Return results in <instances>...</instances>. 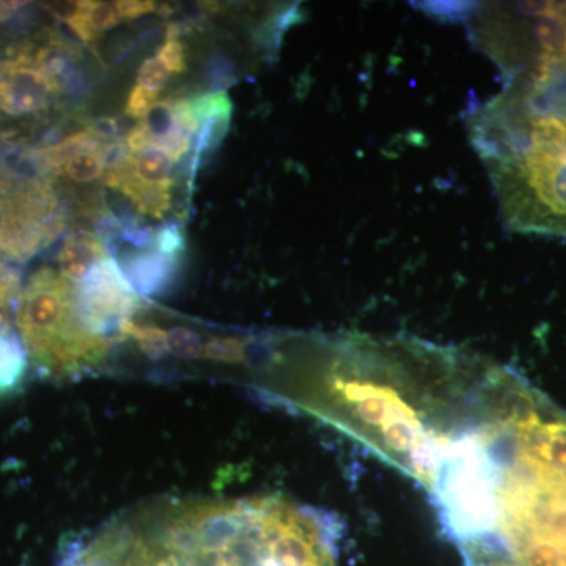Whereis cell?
<instances>
[{
    "label": "cell",
    "mask_w": 566,
    "mask_h": 566,
    "mask_svg": "<svg viewBox=\"0 0 566 566\" xmlns=\"http://www.w3.org/2000/svg\"><path fill=\"white\" fill-rule=\"evenodd\" d=\"M156 251L163 255L177 256L178 252L185 249V237L175 223L164 227L155 237Z\"/></svg>",
    "instance_id": "obj_17"
},
{
    "label": "cell",
    "mask_w": 566,
    "mask_h": 566,
    "mask_svg": "<svg viewBox=\"0 0 566 566\" xmlns=\"http://www.w3.org/2000/svg\"><path fill=\"white\" fill-rule=\"evenodd\" d=\"M175 271L174 256L163 255L161 252H145L134 256L126 263V279L134 289V292L153 294L163 290V286L170 281Z\"/></svg>",
    "instance_id": "obj_6"
},
{
    "label": "cell",
    "mask_w": 566,
    "mask_h": 566,
    "mask_svg": "<svg viewBox=\"0 0 566 566\" xmlns=\"http://www.w3.org/2000/svg\"><path fill=\"white\" fill-rule=\"evenodd\" d=\"M134 180L147 186H169L174 158L163 147H150L139 155L129 156Z\"/></svg>",
    "instance_id": "obj_9"
},
{
    "label": "cell",
    "mask_w": 566,
    "mask_h": 566,
    "mask_svg": "<svg viewBox=\"0 0 566 566\" xmlns=\"http://www.w3.org/2000/svg\"><path fill=\"white\" fill-rule=\"evenodd\" d=\"M91 133L93 136L98 137L99 140L112 139L118 133L117 122L111 120V118H103V120H98L93 125Z\"/></svg>",
    "instance_id": "obj_20"
},
{
    "label": "cell",
    "mask_w": 566,
    "mask_h": 566,
    "mask_svg": "<svg viewBox=\"0 0 566 566\" xmlns=\"http://www.w3.org/2000/svg\"><path fill=\"white\" fill-rule=\"evenodd\" d=\"M57 566H308L273 495L170 499L71 547Z\"/></svg>",
    "instance_id": "obj_2"
},
{
    "label": "cell",
    "mask_w": 566,
    "mask_h": 566,
    "mask_svg": "<svg viewBox=\"0 0 566 566\" xmlns=\"http://www.w3.org/2000/svg\"><path fill=\"white\" fill-rule=\"evenodd\" d=\"M28 363V352L20 335H0V395L9 394L21 385Z\"/></svg>",
    "instance_id": "obj_8"
},
{
    "label": "cell",
    "mask_w": 566,
    "mask_h": 566,
    "mask_svg": "<svg viewBox=\"0 0 566 566\" xmlns=\"http://www.w3.org/2000/svg\"><path fill=\"white\" fill-rule=\"evenodd\" d=\"M167 344H169L170 352L177 354V356L193 357L200 353L199 337L191 331L182 329V327L170 331L167 335Z\"/></svg>",
    "instance_id": "obj_16"
},
{
    "label": "cell",
    "mask_w": 566,
    "mask_h": 566,
    "mask_svg": "<svg viewBox=\"0 0 566 566\" xmlns=\"http://www.w3.org/2000/svg\"><path fill=\"white\" fill-rule=\"evenodd\" d=\"M21 6V2H0V21L9 20Z\"/></svg>",
    "instance_id": "obj_21"
},
{
    "label": "cell",
    "mask_w": 566,
    "mask_h": 566,
    "mask_svg": "<svg viewBox=\"0 0 566 566\" xmlns=\"http://www.w3.org/2000/svg\"><path fill=\"white\" fill-rule=\"evenodd\" d=\"M118 7H120L123 20H137L156 10V3L148 0H125V2H118Z\"/></svg>",
    "instance_id": "obj_18"
},
{
    "label": "cell",
    "mask_w": 566,
    "mask_h": 566,
    "mask_svg": "<svg viewBox=\"0 0 566 566\" xmlns=\"http://www.w3.org/2000/svg\"><path fill=\"white\" fill-rule=\"evenodd\" d=\"M103 170L106 169H104L102 151L77 153L63 166V174L71 181L80 182V185L98 180L103 175Z\"/></svg>",
    "instance_id": "obj_12"
},
{
    "label": "cell",
    "mask_w": 566,
    "mask_h": 566,
    "mask_svg": "<svg viewBox=\"0 0 566 566\" xmlns=\"http://www.w3.org/2000/svg\"><path fill=\"white\" fill-rule=\"evenodd\" d=\"M145 132L151 137L155 147H161L164 142L178 128L177 102L166 99L153 106V109L139 122Z\"/></svg>",
    "instance_id": "obj_10"
},
{
    "label": "cell",
    "mask_w": 566,
    "mask_h": 566,
    "mask_svg": "<svg viewBox=\"0 0 566 566\" xmlns=\"http://www.w3.org/2000/svg\"><path fill=\"white\" fill-rule=\"evenodd\" d=\"M81 9V2H50L46 3V10L50 11L52 17L59 21H70L71 18L76 17L77 11Z\"/></svg>",
    "instance_id": "obj_19"
},
{
    "label": "cell",
    "mask_w": 566,
    "mask_h": 566,
    "mask_svg": "<svg viewBox=\"0 0 566 566\" xmlns=\"http://www.w3.org/2000/svg\"><path fill=\"white\" fill-rule=\"evenodd\" d=\"M506 230L566 240V112L539 93L505 85L465 114Z\"/></svg>",
    "instance_id": "obj_3"
},
{
    "label": "cell",
    "mask_w": 566,
    "mask_h": 566,
    "mask_svg": "<svg viewBox=\"0 0 566 566\" xmlns=\"http://www.w3.org/2000/svg\"><path fill=\"white\" fill-rule=\"evenodd\" d=\"M159 102L161 99H159L158 92L148 91V88L136 84L129 93L128 102L125 104L126 117L134 118V120H144L145 115Z\"/></svg>",
    "instance_id": "obj_13"
},
{
    "label": "cell",
    "mask_w": 566,
    "mask_h": 566,
    "mask_svg": "<svg viewBox=\"0 0 566 566\" xmlns=\"http://www.w3.org/2000/svg\"><path fill=\"white\" fill-rule=\"evenodd\" d=\"M156 57L164 63L170 74H180L186 71L185 48L178 36L167 35L166 43L163 44Z\"/></svg>",
    "instance_id": "obj_15"
},
{
    "label": "cell",
    "mask_w": 566,
    "mask_h": 566,
    "mask_svg": "<svg viewBox=\"0 0 566 566\" xmlns=\"http://www.w3.org/2000/svg\"><path fill=\"white\" fill-rule=\"evenodd\" d=\"M106 256L102 243L93 237L71 238L59 253V273L70 282L80 283Z\"/></svg>",
    "instance_id": "obj_7"
},
{
    "label": "cell",
    "mask_w": 566,
    "mask_h": 566,
    "mask_svg": "<svg viewBox=\"0 0 566 566\" xmlns=\"http://www.w3.org/2000/svg\"><path fill=\"white\" fill-rule=\"evenodd\" d=\"M434 513L464 566H566V411L513 368L450 457Z\"/></svg>",
    "instance_id": "obj_1"
},
{
    "label": "cell",
    "mask_w": 566,
    "mask_h": 566,
    "mask_svg": "<svg viewBox=\"0 0 566 566\" xmlns=\"http://www.w3.org/2000/svg\"><path fill=\"white\" fill-rule=\"evenodd\" d=\"M464 22L505 85L536 93L566 87V2L472 3Z\"/></svg>",
    "instance_id": "obj_4"
},
{
    "label": "cell",
    "mask_w": 566,
    "mask_h": 566,
    "mask_svg": "<svg viewBox=\"0 0 566 566\" xmlns=\"http://www.w3.org/2000/svg\"><path fill=\"white\" fill-rule=\"evenodd\" d=\"M169 77L170 71L164 66L158 57L147 59L142 63L139 74H137V84L148 88V91L159 93Z\"/></svg>",
    "instance_id": "obj_14"
},
{
    "label": "cell",
    "mask_w": 566,
    "mask_h": 566,
    "mask_svg": "<svg viewBox=\"0 0 566 566\" xmlns=\"http://www.w3.org/2000/svg\"><path fill=\"white\" fill-rule=\"evenodd\" d=\"M81 14L93 32H107L123 21L118 2H81Z\"/></svg>",
    "instance_id": "obj_11"
},
{
    "label": "cell",
    "mask_w": 566,
    "mask_h": 566,
    "mask_svg": "<svg viewBox=\"0 0 566 566\" xmlns=\"http://www.w3.org/2000/svg\"><path fill=\"white\" fill-rule=\"evenodd\" d=\"M61 93L33 59L31 48L0 59V112L10 117L36 115L50 107L52 95Z\"/></svg>",
    "instance_id": "obj_5"
}]
</instances>
